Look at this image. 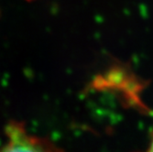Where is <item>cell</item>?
<instances>
[{
  "label": "cell",
  "mask_w": 153,
  "mask_h": 152,
  "mask_svg": "<svg viewBox=\"0 0 153 152\" xmlns=\"http://www.w3.org/2000/svg\"><path fill=\"white\" fill-rule=\"evenodd\" d=\"M148 152H153V139H152V142H151V144L148 149Z\"/></svg>",
  "instance_id": "cell-2"
},
{
  "label": "cell",
  "mask_w": 153,
  "mask_h": 152,
  "mask_svg": "<svg viewBox=\"0 0 153 152\" xmlns=\"http://www.w3.org/2000/svg\"><path fill=\"white\" fill-rule=\"evenodd\" d=\"M29 1H32V0H29Z\"/></svg>",
  "instance_id": "cell-3"
},
{
  "label": "cell",
  "mask_w": 153,
  "mask_h": 152,
  "mask_svg": "<svg viewBox=\"0 0 153 152\" xmlns=\"http://www.w3.org/2000/svg\"><path fill=\"white\" fill-rule=\"evenodd\" d=\"M8 140L0 152H50L39 139L27 136L26 132L16 126L7 130Z\"/></svg>",
  "instance_id": "cell-1"
}]
</instances>
